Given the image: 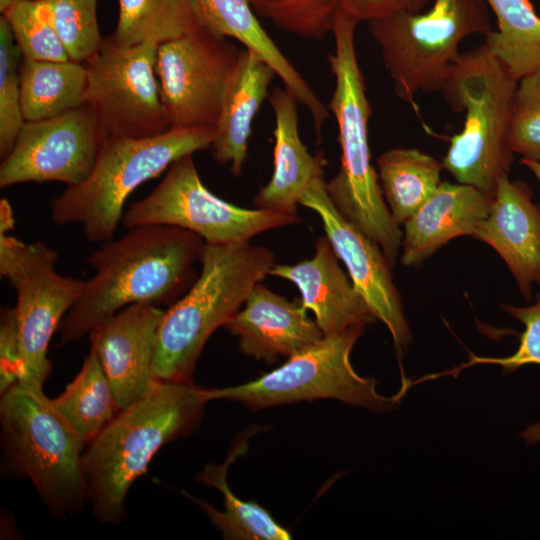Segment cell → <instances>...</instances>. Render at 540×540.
Segmentation results:
<instances>
[{"mask_svg":"<svg viewBox=\"0 0 540 540\" xmlns=\"http://www.w3.org/2000/svg\"><path fill=\"white\" fill-rule=\"evenodd\" d=\"M103 242L87 262L93 276L60 322L58 346L81 339L123 308L173 304L196 280L204 240L174 226L141 225Z\"/></svg>","mask_w":540,"mask_h":540,"instance_id":"cell-1","label":"cell"},{"mask_svg":"<svg viewBox=\"0 0 540 540\" xmlns=\"http://www.w3.org/2000/svg\"><path fill=\"white\" fill-rule=\"evenodd\" d=\"M206 403L203 389L192 382L154 381L87 444L83 477L88 504L100 523L124 520L132 484L164 445L197 429Z\"/></svg>","mask_w":540,"mask_h":540,"instance_id":"cell-2","label":"cell"},{"mask_svg":"<svg viewBox=\"0 0 540 540\" xmlns=\"http://www.w3.org/2000/svg\"><path fill=\"white\" fill-rule=\"evenodd\" d=\"M358 23L338 8L332 30L334 51L328 57L334 76L328 109L338 127L341 162L338 173L326 182V191L340 214L375 241L393 267L403 233L371 163L368 126L372 109L355 47Z\"/></svg>","mask_w":540,"mask_h":540,"instance_id":"cell-3","label":"cell"},{"mask_svg":"<svg viewBox=\"0 0 540 540\" xmlns=\"http://www.w3.org/2000/svg\"><path fill=\"white\" fill-rule=\"evenodd\" d=\"M200 263L194 283L164 311L153 367L155 381L192 382L209 337L225 326L275 265L272 251L250 242L205 243Z\"/></svg>","mask_w":540,"mask_h":540,"instance_id":"cell-4","label":"cell"},{"mask_svg":"<svg viewBox=\"0 0 540 540\" xmlns=\"http://www.w3.org/2000/svg\"><path fill=\"white\" fill-rule=\"evenodd\" d=\"M516 80L482 44L461 53L447 71L441 93L455 112H465L442 166L458 183L493 197L498 180L513 162L509 127Z\"/></svg>","mask_w":540,"mask_h":540,"instance_id":"cell-5","label":"cell"},{"mask_svg":"<svg viewBox=\"0 0 540 540\" xmlns=\"http://www.w3.org/2000/svg\"><path fill=\"white\" fill-rule=\"evenodd\" d=\"M214 127L170 128L147 138L108 136L90 174L49 203L57 226L79 224L93 243L114 237L129 195L176 160L210 148Z\"/></svg>","mask_w":540,"mask_h":540,"instance_id":"cell-6","label":"cell"},{"mask_svg":"<svg viewBox=\"0 0 540 540\" xmlns=\"http://www.w3.org/2000/svg\"><path fill=\"white\" fill-rule=\"evenodd\" d=\"M1 395L2 473L28 478L56 517L84 510L86 444L55 410L43 387L18 382Z\"/></svg>","mask_w":540,"mask_h":540,"instance_id":"cell-7","label":"cell"},{"mask_svg":"<svg viewBox=\"0 0 540 540\" xmlns=\"http://www.w3.org/2000/svg\"><path fill=\"white\" fill-rule=\"evenodd\" d=\"M367 23L396 95L417 113L416 94L441 91L461 55L460 42L493 31L484 0H434L424 13L402 12Z\"/></svg>","mask_w":540,"mask_h":540,"instance_id":"cell-8","label":"cell"},{"mask_svg":"<svg viewBox=\"0 0 540 540\" xmlns=\"http://www.w3.org/2000/svg\"><path fill=\"white\" fill-rule=\"evenodd\" d=\"M365 327L324 336L309 348L261 377L237 386L203 389L207 402L228 400L251 409L316 399H336L346 404L385 412L401 399L378 393L374 378L363 377L353 368L350 354Z\"/></svg>","mask_w":540,"mask_h":540,"instance_id":"cell-9","label":"cell"},{"mask_svg":"<svg viewBox=\"0 0 540 540\" xmlns=\"http://www.w3.org/2000/svg\"><path fill=\"white\" fill-rule=\"evenodd\" d=\"M57 261V252L42 241L26 244L0 234V273L16 293L13 309L23 367L19 382L41 387L52 369L47 357L52 335L84 287V280L60 275Z\"/></svg>","mask_w":540,"mask_h":540,"instance_id":"cell-10","label":"cell"},{"mask_svg":"<svg viewBox=\"0 0 540 540\" xmlns=\"http://www.w3.org/2000/svg\"><path fill=\"white\" fill-rule=\"evenodd\" d=\"M299 220L296 215L239 207L214 195L202 183L191 154L173 162L154 190L124 211L122 223L126 228L174 226L205 243L235 244Z\"/></svg>","mask_w":540,"mask_h":540,"instance_id":"cell-11","label":"cell"},{"mask_svg":"<svg viewBox=\"0 0 540 540\" xmlns=\"http://www.w3.org/2000/svg\"><path fill=\"white\" fill-rule=\"evenodd\" d=\"M158 45H121L110 37L84 63L83 104L95 112L106 135L147 138L170 129L156 75Z\"/></svg>","mask_w":540,"mask_h":540,"instance_id":"cell-12","label":"cell"},{"mask_svg":"<svg viewBox=\"0 0 540 540\" xmlns=\"http://www.w3.org/2000/svg\"><path fill=\"white\" fill-rule=\"evenodd\" d=\"M240 51L209 28L158 45L155 70L170 128L216 126Z\"/></svg>","mask_w":540,"mask_h":540,"instance_id":"cell-13","label":"cell"},{"mask_svg":"<svg viewBox=\"0 0 540 540\" xmlns=\"http://www.w3.org/2000/svg\"><path fill=\"white\" fill-rule=\"evenodd\" d=\"M105 138L95 112L86 104L53 118L25 121L1 162L0 186L80 184L92 171Z\"/></svg>","mask_w":540,"mask_h":540,"instance_id":"cell-14","label":"cell"},{"mask_svg":"<svg viewBox=\"0 0 540 540\" xmlns=\"http://www.w3.org/2000/svg\"><path fill=\"white\" fill-rule=\"evenodd\" d=\"M300 205L320 217L337 257L347 268L354 288L373 316L388 328L399 359L412 335L404 316L391 265L379 245L344 218L330 200L323 177L315 179L302 195Z\"/></svg>","mask_w":540,"mask_h":540,"instance_id":"cell-15","label":"cell"},{"mask_svg":"<svg viewBox=\"0 0 540 540\" xmlns=\"http://www.w3.org/2000/svg\"><path fill=\"white\" fill-rule=\"evenodd\" d=\"M164 311L148 303L129 305L90 333L120 409L142 397L154 380L158 331Z\"/></svg>","mask_w":540,"mask_h":540,"instance_id":"cell-16","label":"cell"},{"mask_svg":"<svg viewBox=\"0 0 540 540\" xmlns=\"http://www.w3.org/2000/svg\"><path fill=\"white\" fill-rule=\"evenodd\" d=\"M473 237L490 245L505 261L522 295L531 299L532 285H540V207L522 181L501 177L487 217Z\"/></svg>","mask_w":540,"mask_h":540,"instance_id":"cell-17","label":"cell"},{"mask_svg":"<svg viewBox=\"0 0 540 540\" xmlns=\"http://www.w3.org/2000/svg\"><path fill=\"white\" fill-rule=\"evenodd\" d=\"M269 275L296 285L301 303L314 314L324 336L366 327L376 320L338 263L327 236L316 240L314 255L293 265L275 264Z\"/></svg>","mask_w":540,"mask_h":540,"instance_id":"cell-18","label":"cell"},{"mask_svg":"<svg viewBox=\"0 0 540 540\" xmlns=\"http://www.w3.org/2000/svg\"><path fill=\"white\" fill-rule=\"evenodd\" d=\"M225 327L250 357L274 363L319 342L324 334L302 303L292 302L258 283Z\"/></svg>","mask_w":540,"mask_h":540,"instance_id":"cell-19","label":"cell"},{"mask_svg":"<svg viewBox=\"0 0 540 540\" xmlns=\"http://www.w3.org/2000/svg\"><path fill=\"white\" fill-rule=\"evenodd\" d=\"M275 127L273 173L254 199L256 208L296 215L297 205L309 185L324 175L322 155H312L301 140L298 100L285 87L269 96Z\"/></svg>","mask_w":540,"mask_h":540,"instance_id":"cell-20","label":"cell"},{"mask_svg":"<svg viewBox=\"0 0 540 540\" xmlns=\"http://www.w3.org/2000/svg\"><path fill=\"white\" fill-rule=\"evenodd\" d=\"M492 199L478 188L441 182L435 193L404 223L401 262L420 264L450 240L473 236Z\"/></svg>","mask_w":540,"mask_h":540,"instance_id":"cell-21","label":"cell"},{"mask_svg":"<svg viewBox=\"0 0 540 540\" xmlns=\"http://www.w3.org/2000/svg\"><path fill=\"white\" fill-rule=\"evenodd\" d=\"M275 71L257 54L241 49L229 78L210 146L214 160L242 173L255 116L269 95Z\"/></svg>","mask_w":540,"mask_h":540,"instance_id":"cell-22","label":"cell"},{"mask_svg":"<svg viewBox=\"0 0 540 540\" xmlns=\"http://www.w3.org/2000/svg\"><path fill=\"white\" fill-rule=\"evenodd\" d=\"M210 28L257 54L310 113L320 133L330 111L263 29L249 0H197Z\"/></svg>","mask_w":540,"mask_h":540,"instance_id":"cell-23","label":"cell"},{"mask_svg":"<svg viewBox=\"0 0 540 540\" xmlns=\"http://www.w3.org/2000/svg\"><path fill=\"white\" fill-rule=\"evenodd\" d=\"M246 443V439H241L231 449L222 464H208L197 476L199 482L214 487L222 493L223 511L217 510L203 499H196L181 492L201 507L225 539L289 540L292 538L291 533L280 525L265 508L254 501L241 500L228 485V468L239 455L244 453L247 448Z\"/></svg>","mask_w":540,"mask_h":540,"instance_id":"cell-24","label":"cell"},{"mask_svg":"<svg viewBox=\"0 0 540 540\" xmlns=\"http://www.w3.org/2000/svg\"><path fill=\"white\" fill-rule=\"evenodd\" d=\"M19 75L25 121L53 118L83 104L87 86L84 63L22 59Z\"/></svg>","mask_w":540,"mask_h":540,"instance_id":"cell-25","label":"cell"},{"mask_svg":"<svg viewBox=\"0 0 540 540\" xmlns=\"http://www.w3.org/2000/svg\"><path fill=\"white\" fill-rule=\"evenodd\" d=\"M119 15L110 38L121 45H160L210 28L197 0H118ZM212 30V29H211Z\"/></svg>","mask_w":540,"mask_h":540,"instance_id":"cell-26","label":"cell"},{"mask_svg":"<svg viewBox=\"0 0 540 540\" xmlns=\"http://www.w3.org/2000/svg\"><path fill=\"white\" fill-rule=\"evenodd\" d=\"M378 178L397 224H404L438 189L442 163L414 148H393L377 159Z\"/></svg>","mask_w":540,"mask_h":540,"instance_id":"cell-27","label":"cell"},{"mask_svg":"<svg viewBox=\"0 0 540 540\" xmlns=\"http://www.w3.org/2000/svg\"><path fill=\"white\" fill-rule=\"evenodd\" d=\"M51 403L73 432L87 445L119 412L109 380L94 349L62 394Z\"/></svg>","mask_w":540,"mask_h":540,"instance_id":"cell-28","label":"cell"},{"mask_svg":"<svg viewBox=\"0 0 540 540\" xmlns=\"http://www.w3.org/2000/svg\"><path fill=\"white\" fill-rule=\"evenodd\" d=\"M493 11L497 29L484 45L516 79L540 70V16L530 0H484Z\"/></svg>","mask_w":540,"mask_h":540,"instance_id":"cell-29","label":"cell"},{"mask_svg":"<svg viewBox=\"0 0 540 540\" xmlns=\"http://www.w3.org/2000/svg\"><path fill=\"white\" fill-rule=\"evenodd\" d=\"M98 0H40L70 60L85 63L104 44L97 21Z\"/></svg>","mask_w":540,"mask_h":540,"instance_id":"cell-30","label":"cell"},{"mask_svg":"<svg viewBox=\"0 0 540 540\" xmlns=\"http://www.w3.org/2000/svg\"><path fill=\"white\" fill-rule=\"evenodd\" d=\"M2 15L25 60H69L40 0H15Z\"/></svg>","mask_w":540,"mask_h":540,"instance_id":"cell-31","label":"cell"},{"mask_svg":"<svg viewBox=\"0 0 540 540\" xmlns=\"http://www.w3.org/2000/svg\"><path fill=\"white\" fill-rule=\"evenodd\" d=\"M257 14L298 37L321 40L332 33L340 0H249Z\"/></svg>","mask_w":540,"mask_h":540,"instance_id":"cell-32","label":"cell"},{"mask_svg":"<svg viewBox=\"0 0 540 540\" xmlns=\"http://www.w3.org/2000/svg\"><path fill=\"white\" fill-rule=\"evenodd\" d=\"M22 55L9 24L0 18V155L11 151L25 120L21 109L20 66Z\"/></svg>","mask_w":540,"mask_h":540,"instance_id":"cell-33","label":"cell"},{"mask_svg":"<svg viewBox=\"0 0 540 540\" xmlns=\"http://www.w3.org/2000/svg\"><path fill=\"white\" fill-rule=\"evenodd\" d=\"M509 141L514 153L540 162V70L518 81L511 110Z\"/></svg>","mask_w":540,"mask_h":540,"instance_id":"cell-34","label":"cell"},{"mask_svg":"<svg viewBox=\"0 0 540 540\" xmlns=\"http://www.w3.org/2000/svg\"><path fill=\"white\" fill-rule=\"evenodd\" d=\"M502 309L525 326V330L519 338V347L514 354L507 357H481L470 354L469 360L461 366L422 377L418 379V382L447 375L456 376L463 369L476 364L499 365L503 369L504 374L511 373L526 364L540 365V294L533 305L518 307L503 304Z\"/></svg>","mask_w":540,"mask_h":540,"instance_id":"cell-35","label":"cell"},{"mask_svg":"<svg viewBox=\"0 0 540 540\" xmlns=\"http://www.w3.org/2000/svg\"><path fill=\"white\" fill-rule=\"evenodd\" d=\"M23 367L13 307H4L0 324V391L21 381Z\"/></svg>","mask_w":540,"mask_h":540,"instance_id":"cell-36","label":"cell"},{"mask_svg":"<svg viewBox=\"0 0 540 540\" xmlns=\"http://www.w3.org/2000/svg\"><path fill=\"white\" fill-rule=\"evenodd\" d=\"M431 0H340V9L358 22H369L389 15L420 13Z\"/></svg>","mask_w":540,"mask_h":540,"instance_id":"cell-37","label":"cell"},{"mask_svg":"<svg viewBox=\"0 0 540 540\" xmlns=\"http://www.w3.org/2000/svg\"><path fill=\"white\" fill-rule=\"evenodd\" d=\"M14 215L10 202L6 198L0 200V234H7L14 228Z\"/></svg>","mask_w":540,"mask_h":540,"instance_id":"cell-38","label":"cell"},{"mask_svg":"<svg viewBox=\"0 0 540 540\" xmlns=\"http://www.w3.org/2000/svg\"><path fill=\"white\" fill-rule=\"evenodd\" d=\"M520 437L528 445L540 442V421L529 425L520 433Z\"/></svg>","mask_w":540,"mask_h":540,"instance_id":"cell-39","label":"cell"},{"mask_svg":"<svg viewBox=\"0 0 540 540\" xmlns=\"http://www.w3.org/2000/svg\"><path fill=\"white\" fill-rule=\"evenodd\" d=\"M521 164H523L525 167H527L534 176L540 181V162L528 160V159H521Z\"/></svg>","mask_w":540,"mask_h":540,"instance_id":"cell-40","label":"cell"},{"mask_svg":"<svg viewBox=\"0 0 540 540\" xmlns=\"http://www.w3.org/2000/svg\"><path fill=\"white\" fill-rule=\"evenodd\" d=\"M14 2L15 0H0V12L4 13Z\"/></svg>","mask_w":540,"mask_h":540,"instance_id":"cell-41","label":"cell"},{"mask_svg":"<svg viewBox=\"0 0 540 540\" xmlns=\"http://www.w3.org/2000/svg\"><path fill=\"white\" fill-rule=\"evenodd\" d=\"M35 1H38V0H35Z\"/></svg>","mask_w":540,"mask_h":540,"instance_id":"cell-42","label":"cell"}]
</instances>
